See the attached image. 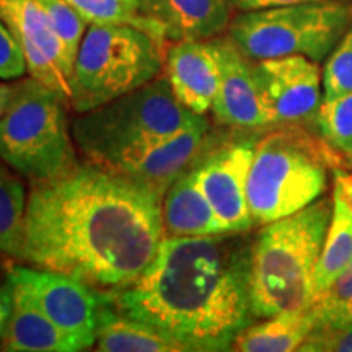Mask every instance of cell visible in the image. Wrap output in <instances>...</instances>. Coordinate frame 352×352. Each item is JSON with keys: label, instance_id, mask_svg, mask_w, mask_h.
I'll return each mask as SVG.
<instances>
[{"label": "cell", "instance_id": "6da1fadb", "mask_svg": "<svg viewBox=\"0 0 352 352\" xmlns=\"http://www.w3.org/2000/svg\"><path fill=\"white\" fill-rule=\"evenodd\" d=\"M164 236L162 192L88 162L30 183L21 261L114 292L147 270Z\"/></svg>", "mask_w": 352, "mask_h": 352}, {"label": "cell", "instance_id": "7a4b0ae2", "mask_svg": "<svg viewBox=\"0 0 352 352\" xmlns=\"http://www.w3.org/2000/svg\"><path fill=\"white\" fill-rule=\"evenodd\" d=\"M245 233L164 236L134 283L104 294L118 311L151 324L186 352L232 351L256 320L253 241Z\"/></svg>", "mask_w": 352, "mask_h": 352}, {"label": "cell", "instance_id": "3957f363", "mask_svg": "<svg viewBox=\"0 0 352 352\" xmlns=\"http://www.w3.org/2000/svg\"><path fill=\"white\" fill-rule=\"evenodd\" d=\"M331 210V197L321 196L259 230L252 246V307L256 320L311 307L315 267Z\"/></svg>", "mask_w": 352, "mask_h": 352}, {"label": "cell", "instance_id": "277c9868", "mask_svg": "<svg viewBox=\"0 0 352 352\" xmlns=\"http://www.w3.org/2000/svg\"><path fill=\"white\" fill-rule=\"evenodd\" d=\"M196 116L176 100L162 74L131 94L78 114L72 121V135L87 162L118 170L184 129Z\"/></svg>", "mask_w": 352, "mask_h": 352}, {"label": "cell", "instance_id": "5b68a950", "mask_svg": "<svg viewBox=\"0 0 352 352\" xmlns=\"http://www.w3.org/2000/svg\"><path fill=\"white\" fill-rule=\"evenodd\" d=\"M12 85L0 120V158L30 183L50 182L80 165L67 96L33 77Z\"/></svg>", "mask_w": 352, "mask_h": 352}, {"label": "cell", "instance_id": "8992f818", "mask_svg": "<svg viewBox=\"0 0 352 352\" xmlns=\"http://www.w3.org/2000/svg\"><path fill=\"white\" fill-rule=\"evenodd\" d=\"M331 157L298 126H283L258 139L246 196L254 226L305 209L324 196Z\"/></svg>", "mask_w": 352, "mask_h": 352}, {"label": "cell", "instance_id": "52a82bcc", "mask_svg": "<svg viewBox=\"0 0 352 352\" xmlns=\"http://www.w3.org/2000/svg\"><path fill=\"white\" fill-rule=\"evenodd\" d=\"M166 39L132 25H90L70 80L77 114L131 94L164 74Z\"/></svg>", "mask_w": 352, "mask_h": 352}, {"label": "cell", "instance_id": "ba28073f", "mask_svg": "<svg viewBox=\"0 0 352 352\" xmlns=\"http://www.w3.org/2000/svg\"><path fill=\"white\" fill-rule=\"evenodd\" d=\"M351 26L349 2H310L240 12L228 36L253 60L305 56L320 63Z\"/></svg>", "mask_w": 352, "mask_h": 352}, {"label": "cell", "instance_id": "9c48e42d", "mask_svg": "<svg viewBox=\"0 0 352 352\" xmlns=\"http://www.w3.org/2000/svg\"><path fill=\"white\" fill-rule=\"evenodd\" d=\"M7 280L23 290L36 307L85 351L95 346L103 296L98 290L64 272L12 266Z\"/></svg>", "mask_w": 352, "mask_h": 352}, {"label": "cell", "instance_id": "30bf717a", "mask_svg": "<svg viewBox=\"0 0 352 352\" xmlns=\"http://www.w3.org/2000/svg\"><path fill=\"white\" fill-rule=\"evenodd\" d=\"M258 139H241L215 145L214 140L195 160L201 189L227 233L248 232L250 214L246 184Z\"/></svg>", "mask_w": 352, "mask_h": 352}, {"label": "cell", "instance_id": "8fae6325", "mask_svg": "<svg viewBox=\"0 0 352 352\" xmlns=\"http://www.w3.org/2000/svg\"><path fill=\"white\" fill-rule=\"evenodd\" d=\"M0 19L19 41L30 77L56 88L70 101L74 60L39 0H0Z\"/></svg>", "mask_w": 352, "mask_h": 352}, {"label": "cell", "instance_id": "7c38bea8", "mask_svg": "<svg viewBox=\"0 0 352 352\" xmlns=\"http://www.w3.org/2000/svg\"><path fill=\"white\" fill-rule=\"evenodd\" d=\"M256 76L274 126H300L315 120L323 101L316 60L305 56L256 60Z\"/></svg>", "mask_w": 352, "mask_h": 352}, {"label": "cell", "instance_id": "4fadbf2b", "mask_svg": "<svg viewBox=\"0 0 352 352\" xmlns=\"http://www.w3.org/2000/svg\"><path fill=\"white\" fill-rule=\"evenodd\" d=\"M220 60V85L212 108L217 124L230 129L274 126L256 76V60L243 54L230 36L212 38Z\"/></svg>", "mask_w": 352, "mask_h": 352}, {"label": "cell", "instance_id": "5bb4252c", "mask_svg": "<svg viewBox=\"0 0 352 352\" xmlns=\"http://www.w3.org/2000/svg\"><path fill=\"white\" fill-rule=\"evenodd\" d=\"M164 74L184 108L208 114L220 85V60L214 39L175 43L166 51Z\"/></svg>", "mask_w": 352, "mask_h": 352}, {"label": "cell", "instance_id": "9a60e30c", "mask_svg": "<svg viewBox=\"0 0 352 352\" xmlns=\"http://www.w3.org/2000/svg\"><path fill=\"white\" fill-rule=\"evenodd\" d=\"M210 139L209 120L206 114H197L184 129L126 162L116 171L165 196L170 184L206 151Z\"/></svg>", "mask_w": 352, "mask_h": 352}, {"label": "cell", "instance_id": "2e32d148", "mask_svg": "<svg viewBox=\"0 0 352 352\" xmlns=\"http://www.w3.org/2000/svg\"><path fill=\"white\" fill-rule=\"evenodd\" d=\"M140 8L173 43L217 38L232 21L230 0H140Z\"/></svg>", "mask_w": 352, "mask_h": 352}, {"label": "cell", "instance_id": "e0dca14e", "mask_svg": "<svg viewBox=\"0 0 352 352\" xmlns=\"http://www.w3.org/2000/svg\"><path fill=\"white\" fill-rule=\"evenodd\" d=\"M165 236H204L227 233L201 189L195 162L183 171L164 196Z\"/></svg>", "mask_w": 352, "mask_h": 352}, {"label": "cell", "instance_id": "ac0fdd59", "mask_svg": "<svg viewBox=\"0 0 352 352\" xmlns=\"http://www.w3.org/2000/svg\"><path fill=\"white\" fill-rule=\"evenodd\" d=\"M12 285V284H10ZM13 307L0 349L8 352H77L78 346L47 318L23 290L12 285Z\"/></svg>", "mask_w": 352, "mask_h": 352}, {"label": "cell", "instance_id": "d6986e66", "mask_svg": "<svg viewBox=\"0 0 352 352\" xmlns=\"http://www.w3.org/2000/svg\"><path fill=\"white\" fill-rule=\"evenodd\" d=\"M95 349L101 352H186L184 347L151 324L122 315L101 292Z\"/></svg>", "mask_w": 352, "mask_h": 352}, {"label": "cell", "instance_id": "ffe728a7", "mask_svg": "<svg viewBox=\"0 0 352 352\" xmlns=\"http://www.w3.org/2000/svg\"><path fill=\"white\" fill-rule=\"evenodd\" d=\"M315 329L314 308L289 310L259 323L250 324L233 342L236 352H290L298 351Z\"/></svg>", "mask_w": 352, "mask_h": 352}, {"label": "cell", "instance_id": "44dd1931", "mask_svg": "<svg viewBox=\"0 0 352 352\" xmlns=\"http://www.w3.org/2000/svg\"><path fill=\"white\" fill-rule=\"evenodd\" d=\"M331 199V220L314 274V302L352 266V206L336 183Z\"/></svg>", "mask_w": 352, "mask_h": 352}, {"label": "cell", "instance_id": "7402d4cb", "mask_svg": "<svg viewBox=\"0 0 352 352\" xmlns=\"http://www.w3.org/2000/svg\"><path fill=\"white\" fill-rule=\"evenodd\" d=\"M19 176L0 158V254L21 261L28 192Z\"/></svg>", "mask_w": 352, "mask_h": 352}, {"label": "cell", "instance_id": "603a6c76", "mask_svg": "<svg viewBox=\"0 0 352 352\" xmlns=\"http://www.w3.org/2000/svg\"><path fill=\"white\" fill-rule=\"evenodd\" d=\"M88 25H132L165 38L155 21L142 13L140 0H65Z\"/></svg>", "mask_w": 352, "mask_h": 352}, {"label": "cell", "instance_id": "cb8c5ba5", "mask_svg": "<svg viewBox=\"0 0 352 352\" xmlns=\"http://www.w3.org/2000/svg\"><path fill=\"white\" fill-rule=\"evenodd\" d=\"M314 122L328 148L352 155V91L333 101H321Z\"/></svg>", "mask_w": 352, "mask_h": 352}, {"label": "cell", "instance_id": "d4e9b609", "mask_svg": "<svg viewBox=\"0 0 352 352\" xmlns=\"http://www.w3.org/2000/svg\"><path fill=\"white\" fill-rule=\"evenodd\" d=\"M321 78L323 101H333L352 91V26L328 54Z\"/></svg>", "mask_w": 352, "mask_h": 352}, {"label": "cell", "instance_id": "484cf974", "mask_svg": "<svg viewBox=\"0 0 352 352\" xmlns=\"http://www.w3.org/2000/svg\"><path fill=\"white\" fill-rule=\"evenodd\" d=\"M39 2L46 8L65 51L76 64L78 47H80L83 36H85L88 23L82 19L80 13L65 0H39Z\"/></svg>", "mask_w": 352, "mask_h": 352}, {"label": "cell", "instance_id": "4316f807", "mask_svg": "<svg viewBox=\"0 0 352 352\" xmlns=\"http://www.w3.org/2000/svg\"><path fill=\"white\" fill-rule=\"evenodd\" d=\"M26 72L28 70H26L23 51L8 26L0 19V78L15 80L23 77Z\"/></svg>", "mask_w": 352, "mask_h": 352}, {"label": "cell", "instance_id": "83f0119b", "mask_svg": "<svg viewBox=\"0 0 352 352\" xmlns=\"http://www.w3.org/2000/svg\"><path fill=\"white\" fill-rule=\"evenodd\" d=\"M300 352H352V327L314 329Z\"/></svg>", "mask_w": 352, "mask_h": 352}, {"label": "cell", "instance_id": "f1b7e54d", "mask_svg": "<svg viewBox=\"0 0 352 352\" xmlns=\"http://www.w3.org/2000/svg\"><path fill=\"white\" fill-rule=\"evenodd\" d=\"M310 2H347V0H230L232 8L239 12L261 10V8L296 6V3H310Z\"/></svg>", "mask_w": 352, "mask_h": 352}, {"label": "cell", "instance_id": "f546056e", "mask_svg": "<svg viewBox=\"0 0 352 352\" xmlns=\"http://www.w3.org/2000/svg\"><path fill=\"white\" fill-rule=\"evenodd\" d=\"M352 327V302L347 303L340 310L333 311V314L321 316L315 321V329L320 328H344Z\"/></svg>", "mask_w": 352, "mask_h": 352}, {"label": "cell", "instance_id": "4dcf8cb0", "mask_svg": "<svg viewBox=\"0 0 352 352\" xmlns=\"http://www.w3.org/2000/svg\"><path fill=\"white\" fill-rule=\"evenodd\" d=\"M13 307V294L10 283L0 285V338H2L3 331H6L8 318H10Z\"/></svg>", "mask_w": 352, "mask_h": 352}, {"label": "cell", "instance_id": "1f68e13d", "mask_svg": "<svg viewBox=\"0 0 352 352\" xmlns=\"http://www.w3.org/2000/svg\"><path fill=\"white\" fill-rule=\"evenodd\" d=\"M333 176H334V183L340 184L342 192H344L347 201H349L352 206V173L342 168H338V166H333Z\"/></svg>", "mask_w": 352, "mask_h": 352}, {"label": "cell", "instance_id": "d6a6232c", "mask_svg": "<svg viewBox=\"0 0 352 352\" xmlns=\"http://www.w3.org/2000/svg\"><path fill=\"white\" fill-rule=\"evenodd\" d=\"M13 85H10V83H0V120H2L3 113H6L8 103H10Z\"/></svg>", "mask_w": 352, "mask_h": 352}]
</instances>
